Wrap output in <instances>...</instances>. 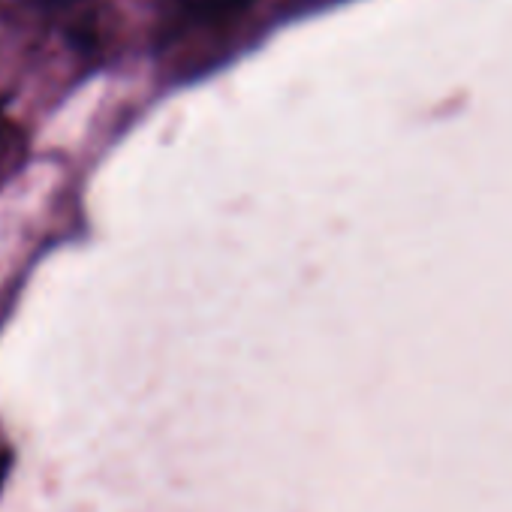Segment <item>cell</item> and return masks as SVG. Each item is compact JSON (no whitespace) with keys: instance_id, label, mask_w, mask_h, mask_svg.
I'll list each match as a JSON object with an SVG mask.
<instances>
[{"instance_id":"cell-1","label":"cell","mask_w":512,"mask_h":512,"mask_svg":"<svg viewBox=\"0 0 512 512\" xmlns=\"http://www.w3.org/2000/svg\"><path fill=\"white\" fill-rule=\"evenodd\" d=\"M253 0H181V7L196 22H223L244 13Z\"/></svg>"},{"instance_id":"cell-2","label":"cell","mask_w":512,"mask_h":512,"mask_svg":"<svg viewBox=\"0 0 512 512\" xmlns=\"http://www.w3.org/2000/svg\"><path fill=\"white\" fill-rule=\"evenodd\" d=\"M31 4H40V7H67L73 0H31Z\"/></svg>"}]
</instances>
